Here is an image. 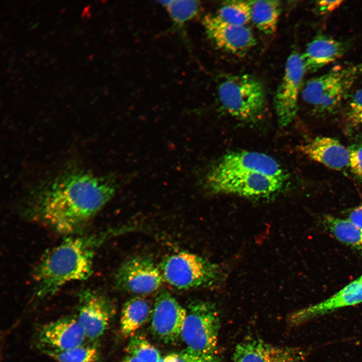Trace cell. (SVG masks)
I'll return each instance as SVG.
<instances>
[{
    "label": "cell",
    "mask_w": 362,
    "mask_h": 362,
    "mask_svg": "<svg viewBox=\"0 0 362 362\" xmlns=\"http://www.w3.org/2000/svg\"><path fill=\"white\" fill-rule=\"evenodd\" d=\"M305 71L301 55L293 52L287 60L284 75L275 97L276 112L281 127L288 126L296 116Z\"/></svg>",
    "instance_id": "cell-9"
},
{
    "label": "cell",
    "mask_w": 362,
    "mask_h": 362,
    "mask_svg": "<svg viewBox=\"0 0 362 362\" xmlns=\"http://www.w3.org/2000/svg\"><path fill=\"white\" fill-rule=\"evenodd\" d=\"M218 96L224 109L233 117L242 121H257L265 108L263 85L249 75L226 77L218 86Z\"/></svg>",
    "instance_id": "cell-4"
},
{
    "label": "cell",
    "mask_w": 362,
    "mask_h": 362,
    "mask_svg": "<svg viewBox=\"0 0 362 362\" xmlns=\"http://www.w3.org/2000/svg\"><path fill=\"white\" fill-rule=\"evenodd\" d=\"M204 25L210 38L221 49L240 54L248 51L256 44L250 28L225 22L216 15H209L204 19Z\"/></svg>",
    "instance_id": "cell-16"
},
{
    "label": "cell",
    "mask_w": 362,
    "mask_h": 362,
    "mask_svg": "<svg viewBox=\"0 0 362 362\" xmlns=\"http://www.w3.org/2000/svg\"><path fill=\"white\" fill-rule=\"evenodd\" d=\"M306 358L301 348L275 345L258 338L242 341L233 353V362H306Z\"/></svg>",
    "instance_id": "cell-13"
},
{
    "label": "cell",
    "mask_w": 362,
    "mask_h": 362,
    "mask_svg": "<svg viewBox=\"0 0 362 362\" xmlns=\"http://www.w3.org/2000/svg\"><path fill=\"white\" fill-rule=\"evenodd\" d=\"M160 266L163 279L178 289L217 286L226 278L222 265L186 251L167 256Z\"/></svg>",
    "instance_id": "cell-3"
},
{
    "label": "cell",
    "mask_w": 362,
    "mask_h": 362,
    "mask_svg": "<svg viewBox=\"0 0 362 362\" xmlns=\"http://www.w3.org/2000/svg\"><path fill=\"white\" fill-rule=\"evenodd\" d=\"M112 177L70 171L57 176L31 199L29 217L63 234L81 231L114 196Z\"/></svg>",
    "instance_id": "cell-1"
},
{
    "label": "cell",
    "mask_w": 362,
    "mask_h": 362,
    "mask_svg": "<svg viewBox=\"0 0 362 362\" xmlns=\"http://www.w3.org/2000/svg\"><path fill=\"white\" fill-rule=\"evenodd\" d=\"M186 315L187 310L170 293L160 292L152 309L151 331L164 343H173L181 338Z\"/></svg>",
    "instance_id": "cell-10"
},
{
    "label": "cell",
    "mask_w": 362,
    "mask_h": 362,
    "mask_svg": "<svg viewBox=\"0 0 362 362\" xmlns=\"http://www.w3.org/2000/svg\"><path fill=\"white\" fill-rule=\"evenodd\" d=\"M348 116L355 124H362V88L351 98L348 107Z\"/></svg>",
    "instance_id": "cell-27"
},
{
    "label": "cell",
    "mask_w": 362,
    "mask_h": 362,
    "mask_svg": "<svg viewBox=\"0 0 362 362\" xmlns=\"http://www.w3.org/2000/svg\"><path fill=\"white\" fill-rule=\"evenodd\" d=\"M324 225L338 241L362 251V228L347 219L330 215L324 216Z\"/></svg>",
    "instance_id": "cell-21"
},
{
    "label": "cell",
    "mask_w": 362,
    "mask_h": 362,
    "mask_svg": "<svg viewBox=\"0 0 362 362\" xmlns=\"http://www.w3.org/2000/svg\"><path fill=\"white\" fill-rule=\"evenodd\" d=\"M299 150L306 156L326 166L343 170L349 166V150L337 140L317 137L301 145Z\"/></svg>",
    "instance_id": "cell-17"
},
{
    "label": "cell",
    "mask_w": 362,
    "mask_h": 362,
    "mask_svg": "<svg viewBox=\"0 0 362 362\" xmlns=\"http://www.w3.org/2000/svg\"><path fill=\"white\" fill-rule=\"evenodd\" d=\"M120 362H141L139 359H138L135 357L131 355H128L125 357H124L123 359H122Z\"/></svg>",
    "instance_id": "cell-31"
},
{
    "label": "cell",
    "mask_w": 362,
    "mask_h": 362,
    "mask_svg": "<svg viewBox=\"0 0 362 362\" xmlns=\"http://www.w3.org/2000/svg\"><path fill=\"white\" fill-rule=\"evenodd\" d=\"M211 194L235 195L249 198H266L278 193L284 182L254 171H218L210 168L201 181Z\"/></svg>",
    "instance_id": "cell-5"
},
{
    "label": "cell",
    "mask_w": 362,
    "mask_h": 362,
    "mask_svg": "<svg viewBox=\"0 0 362 362\" xmlns=\"http://www.w3.org/2000/svg\"><path fill=\"white\" fill-rule=\"evenodd\" d=\"M346 219L362 228V204L351 210Z\"/></svg>",
    "instance_id": "cell-30"
},
{
    "label": "cell",
    "mask_w": 362,
    "mask_h": 362,
    "mask_svg": "<svg viewBox=\"0 0 362 362\" xmlns=\"http://www.w3.org/2000/svg\"><path fill=\"white\" fill-rule=\"evenodd\" d=\"M158 362H166L164 357L162 358Z\"/></svg>",
    "instance_id": "cell-33"
},
{
    "label": "cell",
    "mask_w": 362,
    "mask_h": 362,
    "mask_svg": "<svg viewBox=\"0 0 362 362\" xmlns=\"http://www.w3.org/2000/svg\"><path fill=\"white\" fill-rule=\"evenodd\" d=\"M89 7H90V6H88L84 8V9L82 12V14L81 15L82 17H83L85 15V14L88 13Z\"/></svg>",
    "instance_id": "cell-32"
},
{
    "label": "cell",
    "mask_w": 362,
    "mask_h": 362,
    "mask_svg": "<svg viewBox=\"0 0 362 362\" xmlns=\"http://www.w3.org/2000/svg\"><path fill=\"white\" fill-rule=\"evenodd\" d=\"M216 15L223 21L237 26H246L251 21L250 1L225 2Z\"/></svg>",
    "instance_id": "cell-23"
},
{
    "label": "cell",
    "mask_w": 362,
    "mask_h": 362,
    "mask_svg": "<svg viewBox=\"0 0 362 362\" xmlns=\"http://www.w3.org/2000/svg\"><path fill=\"white\" fill-rule=\"evenodd\" d=\"M161 269L149 257L138 256L124 262L115 277V285L120 290L137 294H148L162 284Z\"/></svg>",
    "instance_id": "cell-8"
},
{
    "label": "cell",
    "mask_w": 362,
    "mask_h": 362,
    "mask_svg": "<svg viewBox=\"0 0 362 362\" xmlns=\"http://www.w3.org/2000/svg\"><path fill=\"white\" fill-rule=\"evenodd\" d=\"M167 9L173 20L178 23L185 22L198 13L199 4L195 1H161Z\"/></svg>",
    "instance_id": "cell-25"
},
{
    "label": "cell",
    "mask_w": 362,
    "mask_h": 362,
    "mask_svg": "<svg viewBox=\"0 0 362 362\" xmlns=\"http://www.w3.org/2000/svg\"><path fill=\"white\" fill-rule=\"evenodd\" d=\"M39 347L44 351H63L85 343L84 330L77 318L66 317L44 325L37 337Z\"/></svg>",
    "instance_id": "cell-15"
},
{
    "label": "cell",
    "mask_w": 362,
    "mask_h": 362,
    "mask_svg": "<svg viewBox=\"0 0 362 362\" xmlns=\"http://www.w3.org/2000/svg\"><path fill=\"white\" fill-rule=\"evenodd\" d=\"M152 311L149 302L144 298L136 297L127 301L121 313L122 333L125 336H133L148 320L151 316Z\"/></svg>",
    "instance_id": "cell-19"
},
{
    "label": "cell",
    "mask_w": 362,
    "mask_h": 362,
    "mask_svg": "<svg viewBox=\"0 0 362 362\" xmlns=\"http://www.w3.org/2000/svg\"><path fill=\"white\" fill-rule=\"evenodd\" d=\"M218 171H254L285 182L286 173L277 161L266 154L249 151L228 153L211 165Z\"/></svg>",
    "instance_id": "cell-12"
},
{
    "label": "cell",
    "mask_w": 362,
    "mask_h": 362,
    "mask_svg": "<svg viewBox=\"0 0 362 362\" xmlns=\"http://www.w3.org/2000/svg\"><path fill=\"white\" fill-rule=\"evenodd\" d=\"M349 166L354 174L362 180V144L349 149Z\"/></svg>",
    "instance_id": "cell-28"
},
{
    "label": "cell",
    "mask_w": 362,
    "mask_h": 362,
    "mask_svg": "<svg viewBox=\"0 0 362 362\" xmlns=\"http://www.w3.org/2000/svg\"><path fill=\"white\" fill-rule=\"evenodd\" d=\"M126 351L141 362H158L161 358L158 350L141 336H132Z\"/></svg>",
    "instance_id": "cell-24"
},
{
    "label": "cell",
    "mask_w": 362,
    "mask_h": 362,
    "mask_svg": "<svg viewBox=\"0 0 362 362\" xmlns=\"http://www.w3.org/2000/svg\"><path fill=\"white\" fill-rule=\"evenodd\" d=\"M362 303V275L329 298L294 312L288 322L299 326L343 307Z\"/></svg>",
    "instance_id": "cell-14"
},
{
    "label": "cell",
    "mask_w": 362,
    "mask_h": 362,
    "mask_svg": "<svg viewBox=\"0 0 362 362\" xmlns=\"http://www.w3.org/2000/svg\"><path fill=\"white\" fill-rule=\"evenodd\" d=\"M362 71L359 65L336 66L308 81L303 87V100L319 112L333 110L341 102Z\"/></svg>",
    "instance_id": "cell-7"
},
{
    "label": "cell",
    "mask_w": 362,
    "mask_h": 362,
    "mask_svg": "<svg viewBox=\"0 0 362 362\" xmlns=\"http://www.w3.org/2000/svg\"><path fill=\"white\" fill-rule=\"evenodd\" d=\"M77 320L82 327L86 339L95 341L107 330L111 318L112 308L104 296L87 289L79 294Z\"/></svg>",
    "instance_id": "cell-11"
},
{
    "label": "cell",
    "mask_w": 362,
    "mask_h": 362,
    "mask_svg": "<svg viewBox=\"0 0 362 362\" xmlns=\"http://www.w3.org/2000/svg\"><path fill=\"white\" fill-rule=\"evenodd\" d=\"M44 352L58 362H99L100 359L97 346L85 343L66 350H47Z\"/></svg>",
    "instance_id": "cell-22"
},
{
    "label": "cell",
    "mask_w": 362,
    "mask_h": 362,
    "mask_svg": "<svg viewBox=\"0 0 362 362\" xmlns=\"http://www.w3.org/2000/svg\"><path fill=\"white\" fill-rule=\"evenodd\" d=\"M166 362H220L218 356H204L185 349L164 357Z\"/></svg>",
    "instance_id": "cell-26"
},
{
    "label": "cell",
    "mask_w": 362,
    "mask_h": 362,
    "mask_svg": "<svg viewBox=\"0 0 362 362\" xmlns=\"http://www.w3.org/2000/svg\"><path fill=\"white\" fill-rule=\"evenodd\" d=\"M251 21L254 25L265 34L274 33L277 27L281 13L279 1H250Z\"/></svg>",
    "instance_id": "cell-20"
},
{
    "label": "cell",
    "mask_w": 362,
    "mask_h": 362,
    "mask_svg": "<svg viewBox=\"0 0 362 362\" xmlns=\"http://www.w3.org/2000/svg\"><path fill=\"white\" fill-rule=\"evenodd\" d=\"M220 322L218 310L212 303L196 301L187 310L181 338L186 349L204 356H218Z\"/></svg>",
    "instance_id": "cell-6"
},
{
    "label": "cell",
    "mask_w": 362,
    "mask_h": 362,
    "mask_svg": "<svg viewBox=\"0 0 362 362\" xmlns=\"http://www.w3.org/2000/svg\"><path fill=\"white\" fill-rule=\"evenodd\" d=\"M115 232L69 237L42 257L33 272L37 297L52 295L65 284L87 279L97 249Z\"/></svg>",
    "instance_id": "cell-2"
},
{
    "label": "cell",
    "mask_w": 362,
    "mask_h": 362,
    "mask_svg": "<svg viewBox=\"0 0 362 362\" xmlns=\"http://www.w3.org/2000/svg\"><path fill=\"white\" fill-rule=\"evenodd\" d=\"M345 50L342 42L325 36L310 42L301 55L306 70L314 71L340 57Z\"/></svg>",
    "instance_id": "cell-18"
},
{
    "label": "cell",
    "mask_w": 362,
    "mask_h": 362,
    "mask_svg": "<svg viewBox=\"0 0 362 362\" xmlns=\"http://www.w3.org/2000/svg\"><path fill=\"white\" fill-rule=\"evenodd\" d=\"M343 2L342 1H320L317 2V6L321 13H325L337 9Z\"/></svg>",
    "instance_id": "cell-29"
}]
</instances>
